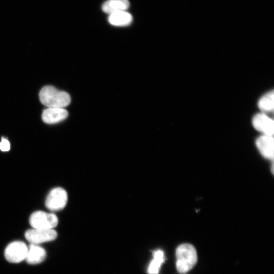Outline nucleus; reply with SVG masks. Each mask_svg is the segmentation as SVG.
<instances>
[{
  "label": "nucleus",
  "instance_id": "nucleus-3",
  "mask_svg": "<svg viewBox=\"0 0 274 274\" xmlns=\"http://www.w3.org/2000/svg\"><path fill=\"white\" fill-rule=\"evenodd\" d=\"M58 222L54 214L41 211L33 213L29 218V223L33 228L53 229L57 226Z\"/></svg>",
  "mask_w": 274,
  "mask_h": 274
},
{
  "label": "nucleus",
  "instance_id": "nucleus-12",
  "mask_svg": "<svg viewBox=\"0 0 274 274\" xmlns=\"http://www.w3.org/2000/svg\"><path fill=\"white\" fill-rule=\"evenodd\" d=\"M108 21L110 24L115 26H126L131 23L132 16L126 11H120L110 14Z\"/></svg>",
  "mask_w": 274,
  "mask_h": 274
},
{
  "label": "nucleus",
  "instance_id": "nucleus-15",
  "mask_svg": "<svg viewBox=\"0 0 274 274\" xmlns=\"http://www.w3.org/2000/svg\"><path fill=\"white\" fill-rule=\"evenodd\" d=\"M10 149V144L8 140L2 138L0 142V149L4 152L8 151Z\"/></svg>",
  "mask_w": 274,
  "mask_h": 274
},
{
  "label": "nucleus",
  "instance_id": "nucleus-13",
  "mask_svg": "<svg viewBox=\"0 0 274 274\" xmlns=\"http://www.w3.org/2000/svg\"><path fill=\"white\" fill-rule=\"evenodd\" d=\"M258 107L262 113L271 112L274 107V94L273 90L268 92L259 99Z\"/></svg>",
  "mask_w": 274,
  "mask_h": 274
},
{
  "label": "nucleus",
  "instance_id": "nucleus-14",
  "mask_svg": "<svg viewBox=\"0 0 274 274\" xmlns=\"http://www.w3.org/2000/svg\"><path fill=\"white\" fill-rule=\"evenodd\" d=\"M153 256V259L149 264L148 272L149 274H158L160 266L165 260L164 252L161 250H156Z\"/></svg>",
  "mask_w": 274,
  "mask_h": 274
},
{
  "label": "nucleus",
  "instance_id": "nucleus-6",
  "mask_svg": "<svg viewBox=\"0 0 274 274\" xmlns=\"http://www.w3.org/2000/svg\"><path fill=\"white\" fill-rule=\"evenodd\" d=\"M24 235L25 238L30 244L38 245L54 240L57 236V233L53 229L32 228L27 230Z\"/></svg>",
  "mask_w": 274,
  "mask_h": 274
},
{
  "label": "nucleus",
  "instance_id": "nucleus-1",
  "mask_svg": "<svg viewBox=\"0 0 274 274\" xmlns=\"http://www.w3.org/2000/svg\"><path fill=\"white\" fill-rule=\"evenodd\" d=\"M39 97L41 103L48 108H63L71 102L70 96L67 92L50 85L41 89Z\"/></svg>",
  "mask_w": 274,
  "mask_h": 274
},
{
  "label": "nucleus",
  "instance_id": "nucleus-10",
  "mask_svg": "<svg viewBox=\"0 0 274 274\" xmlns=\"http://www.w3.org/2000/svg\"><path fill=\"white\" fill-rule=\"evenodd\" d=\"M46 257V252L44 249L38 245L30 244L25 259L30 264H37L43 262Z\"/></svg>",
  "mask_w": 274,
  "mask_h": 274
},
{
  "label": "nucleus",
  "instance_id": "nucleus-2",
  "mask_svg": "<svg viewBox=\"0 0 274 274\" xmlns=\"http://www.w3.org/2000/svg\"><path fill=\"white\" fill-rule=\"evenodd\" d=\"M176 268L181 273L191 270L197 261V252L194 247L190 244L179 245L176 250Z\"/></svg>",
  "mask_w": 274,
  "mask_h": 274
},
{
  "label": "nucleus",
  "instance_id": "nucleus-4",
  "mask_svg": "<svg viewBox=\"0 0 274 274\" xmlns=\"http://www.w3.org/2000/svg\"><path fill=\"white\" fill-rule=\"evenodd\" d=\"M67 201L66 191L61 187L53 189L48 194L46 201V207L52 211H57L63 209Z\"/></svg>",
  "mask_w": 274,
  "mask_h": 274
},
{
  "label": "nucleus",
  "instance_id": "nucleus-11",
  "mask_svg": "<svg viewBox=\"0 0 274 274\" xmlns=\"http://www.w3.org/2000/svg\"><path fill=\"white\" fill-rule=\"evenodd\" d=\"M129 7L128 0H108L102 6V11L109 14L125 11Z\"/></svg>",
  "mask_w": 274,
  "mask_h": 274
},
{
  "label": "nucleus",
  "instance_id": "nucleus-5",
  "mask_svg": "<svg viewBox=\"0 0 274 274\" xmlns=\"http://www.w3.org/2000/svg\"><path fill=\"white\" fill-rule=\"evenodd\" d=\"M28 251L26 244L21 241L9 244L5 250V256L11 263H18L25 259Z\"/></svg>",
  "mask_w": 274,
  "mask_h": 274
},
{
  "label": "nucleus",
  "instance_id": "nucleus-9",
  "mask_svg": "<svg viewBox=\"0 0 274 274\" xmlns=\"http://www.w3.org/2000/svg\"><path fill=\"white\" fill-rule=\"evenodd\" d=\"M68 116L67 111L63 108H48L43 111L42 120L47 124H55L60 122Z\"/></svg>",
  "mask_w": 274,
  "mask_h": 274
},
{
  "label": "nucleus",
  "instance_id": "nucleus-7",
  "mask_svg": "<svg viewBox=\"0 0 274 274\" xmlns=\"http://www.w3.org/2000/svg\"><path fill=\"white\" fill-rule=\"evenodd\" d=\"M252 123L254 128L262 134L273 135V120L265 113H260L255 115L252 119Z\"/></svg>",
  "mask_w": 274,
  "mask_h": 274
},
{
  "label": "nucleus",
  "instance_id": "nucleus-8",
  "mask_svg": "<svg viewBox=\"0 0 274 274\" xmlns=\"http://www.w3.org/2000/svg\"><path fill=\"white\" fill-rule=\"evenodd\" d=\"M256 146L263 157L273 160L274 155V139L273 135L262 134L255 142Z\"/></svg>",
  "mask_w": 274,
  "mask_h": 274
}]
</instances>
